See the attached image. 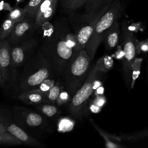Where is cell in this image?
Instances as JSON below:
<instances>
[{
  "label": "cell",
  "instance_id": "5bb4252c",
  "mask_svg": "<svg viewBox=\"0 0 148 148\" xmlns=\"http://www.w3.org/2000/svg\"><path fill=\"white\" fill-rule=\"evenodd\" d=\"M114 0H87L84 5V15L92 16L102 8L110 5Z\"/></svg>",
  "mask_w": 148,
  "mask_h": 148
},
{
  "label": "cell",
  "instance_id": "4dcf8cb0",
  "mask_svg": "<svg viewBox=\"0 0 148 148\" xmlns=\"http://www.w3.org/2000/svg\"><path fill=\"white\" fill-rule=\"evenodd\" d=\"M90 110H91L92 112H94V113H97V112H99L101 110V108L98 107V106H97V105H95L93 104L92 103H91V105H90Z\"/></svg>",
  "mask_w": 148,
  "mask_h": 148
},
{
  "label": "cell",
  "instance_id": "603a6c76",
  "mask_svg": "<svg viewBox=\"0 0 148 148\" xmlns=\"http://www.w3.org/2000/svg\"><path fill=\"white\" fill-rule=\"evenodd\" d=\"M27 14L24 8H16L10 12L7 17L10 18L13 22L16 23L23 20Z\"/></svg>",
  "mask_w": 148,
  "mask_h": 148
},
{
  "label": "cell",
  "instance_id": "1f68e13d",
  "mask_svg": "<svg viewBox=\"0 0 148 148\" xmlns=\"http://www.w3.org/2000/svg\"><path fill=\"white\" fill-rule=\"evenodd\" d=\"M6 83L3 79V75H2V68L0 64V87H4L6 86Z\"/></svg>",
  "mask_w": 148,
  "mask_h": 148
},
{
  "label": "cell",
  "instance_id": "ac0fdd59",
  "mask_svg": "<svg viewBox=\"0 0 148 148\" xmlns=\"http://www.w3.org/2000/svg\"><path fill=\"white\" fill-rule=\"evenodd\" d=\"M94 65L98 72L105 73L113 67V60L110 56L105 55L99 58Z\"/></svg>",
  "mask_w": 148,
  "mask_h": 148
},
{
  "label": "cell",
  "instance_id": "ffe728a7",
  "mask_svg": "<svg viewBox=\"0 0 148 148\" xmlns=\"http://www.w3.org/2000/svg\"><path fill=\"white\" fill-rule=\"evenodd\" d=\"M15 23L6 18L0 27V40L6 39L12 32Z\"/></svg>",
  "mask_w": 148,
  "mask_h": 148
},
{
  "label": "cell",
  "instance_id": "7c38bea8",
  "mask_svg": "<svg viewBox=\"0 0 148 148\" xmlns=\"http://www.w3.org/2000/svg\"><path fill=\"white\" fill-rule=\"evenodd\" d=\"M17 98L27 105H36L41 103H46L45 93L38 89L29 90L18 93Z\"/></svg>",
  "mask_w": 148,
  "mask_h": 148
},
{
  "label": "cell",
  "instance_id": "e0dca14e",
  "mask_svg": "<svg viewBox=\"0 0 148 148\" xmlns=\"http://www.w3.org/2000/svg\"><path fill=\"white\" fill-rule=\"evenodd\" d=\"M87 0H61V5L67 13H72L85 5Z\"/></svg>",
  "mask_w": 148,
  "mask_h": 148
},
{
  "label": "cell",
  "instance_id": "44dd1931",
  "mask_svg": "<svg viewBox=\"0 0 148 148\" xmlns=\"http://www.w3.org/2000/svg\"><path fill=\"white\" fill-rule=\"evenodd\" d=\"M142 60L143 59L142 58H136L132 64V82L131 84V88H133L135 80L139 76Z\"/></svg>",
  "mask_w": 148,
  "mask_h": 148
},
{
  "label": "cell",
  "instance_id": "83f0119b",
  "mask_svg": "<svg viewBox=\"0 0 148 148\" xmlns=\"http://www.w3.org/2000/svg\"><path fill=\"white\" fill-rule=\"evenodd\" d=\"M148 137V129L138 132V134H135L130 136L128 139L130 140H139L140 139H143Z\"/></svg>",
  "mask_w": 148,
  "mask_h": 148
},
{
  "label": "cell",
  "instance_id": "ba28073f",
  "mask_svg": "<svg viewBox=\"0 0 148 148\" xmlns=\"http://www.w3.org/2000/svg\"><path fill=\"white\" fill-rule=\"evenodd\" d=\"M38 45L39 42L36 39L31 38L10 46L13 66L16 71L34 55Z\"/></svg>",
  "mask_w": 148,
  "mask_h": 148
},
{
  "label": "cell",
  "instance_id": "d4e9b609",
  "mask_svg": "<svg viewBox=\"0 0 148 148\" xmlns=\"http://www.w3.org/2000/svg\"><path fill=\"white\" fill-rule=\"evenodd\" d=\"M57 80L54 78H49L42 82L35 89H38L43 92H46L53 87Z\"/></svg>",
  "mask_w": 148,
  "mask_h": 148
},
{
  "label": "cell",
  "instance_id": "4fadbf2b",
  "mask_svg": "<svg viewBox=\"0 0 148 148\" xmlns=\"http://www.w3.org/2000/svg\"><path fill=\"white\" fill-rule=\"evenodd\" d=\"M120 36V27L117 21L106 31L103 38V41L106 49L109 51L118 43Z\"/></svg>",
  "mask_w": 148,
  "mask_h": 148
},
{
  "label": "cell",
  "instance_id": "f546056e",
  "mask_svg": "<svg viewBox=\"0 0 148 148\" xmlns=\"http://www.w3.org/2000/svg\"><path fill=\"white\" fill-rule=\"evenodd\" d=\"M136 47V51L139 53L141 51H148V41H144V42H140L137 43L135 45Z\"/></svg>",
  "mask_w": 148,
  "mask_h": 148
},
{
  "label": "cell",
  "instance_id": "f1b7e54d",
  "mask_svg": "<svg viewBox=\"0 0 148 148\" xmlns=\"http://www.w3.org/2000/svg\"><path fill=\"white\" fill-rule=\"evenodd\" d=\"M106 99L105 97L102 94H100V95H97V97L94 98L92 103L98 107L102 108L103 106V105L106 103Z\"/></svg>",
  "mask_w": 148,
  "mask_h": 148
},
{
  "label": "cell",
  "instance_id": "30bf717a",
  "mask_svg": "<svg viewBox=\"0 0 148 148\" xmlns=\"http://www.w3.org/2000/svg\"><path fill=\"white\" fill-rule=\"evenodd\" d=\"M0 64L6 84L13 83L16 80V71L13 66L10 45L6 39L0 40Z\"/></svg>",
  "mask_w": 148,
  "mask_h": 148
},
{
  "label": "cell",
  "instance_id": "9c48e42d",
  "mask_svg": "<svg viewBox=\"0 0 148 148\" xmlns=\"http://www.w3.org/2000/svg\"><path fill=\"white\" fill-rule=\"evenodd\" d=\"M35 30L34 17L27 14L23 20L15 23L12 32L6 39L12 46L32 38L31 36Z\"/></svg>",
  "mask_w": 148,
  "mask_h": 148
},
{
  "label": "cell",
  "instance_id": "4316f807",
  "mask_svg": "<svg viewBox=\"0 0 148 148\" xmlns=\"http://www.w3.org/2000/svg\"><path fill=\"white\" fill-rule=\"evenodd\" d=\"M94 127L96 128V129L98 131V132L101 134V135L103 136V138H104L105 140V143H106V147H120V146L115 145L113 142H112V141H110L109 139V136H108L107 134H105L103 131H102L98 127H96L95 125H94Z\"/></svg>",
  "mask_w": 148,
  "mask_h": 148
},
{
  "label": "cell",
  "instance_id": "7a4b0ae2",
  "mask_svg": "<svg viewBox=\"0 0 148 148\" xmlns=\"http://www.w3.org/2000/svg\"><path fill=\"white\" fill-rule=\"evenodd\" d=\"M58 76L40 50L34 54L23 65L17 83L18 93L35 89L45 80Z\"/></svg>",
  "mask_w": 148,
  "mask_h": 148
},
{
  "label": "cell",
  "instance_id": "8fae6325",
  "mask_svg": "<svg viewBox=\"0 0 148 148\" xmlns=\"http://www.w3.org/2000/svg\"><path fill=\"white\" fill-rule=\"evenodd\" d=\"M123 51L124 58L123 60V71L125 78L128 79L130 77V74L132 73V64L135 60L136 53L135 38L133 34L130 31H125Z\"/></svg>",
  "mask_w": 148,
  "mask_h": 148
},
{
  "label": "cell",
  "instance_id": "484cf974",
  "mask_svg": "<svg viewBox=\"0 0 148 148\" xmlns=\"http://www.w3.org/2000/svg\"><path fill=\"white\" fill-rule=\"evenodd\" d=\"M72 95L65 88H64L60 92L56 102V104L61 106L70 101Z\"/></svg>",
  "mask_w": 148,
  "mask_h": 148
},
{
  "label": "cell",
  "instance_id": "8992f818",
  "mask_svg": "<svg viewBox=\"0 0 148 148\" xmlns=\"http://www.w3.org/2000/svg\"><path fill=\"white\" fill-rule=\"evenodd\" d=\"M12 114L16 123L23 130H32L44 131L49 128L47 117L28 108L15 106L13 108Z\"/></svg>",
  "mask_w": 148,
  "mask_h": 148
},
{
  "label": "cell",
  "instance_id": "277c9868",
  "mask_svg": "<svg viewBox=\"0 0 148 148\" xmlns=\"http://www.w3.org/2000/svg\"><path fill=\"white\" fill-rule=\"evenodd\" d=\"M124 6L120 0H114L98 21L86 46V50L92 61L106 31L121 15Z\"/></svg>",
  "mask_w": 148,
  "mask_h": 148
},
{
  "label": "cell",
  "instance_id": "2e32d148",
  "mask_svg": "<svg viewBox=\"0 0 148 148\" xmlns=\"http://www.w3.org/2000/svg\"><path fill=\"white\" fill-rule=\"evenodd\" d=\"M64 88V86L61 82V80L57 79L54 86L51 87L49 91L45 93L46 103L56 104L57 99L61 92Z\"/></svg>",
  "mask_w": 148,
  "mask_h": 148
},
{
  "label": "cell",
  "instance_id": "52a82bcc",
  "mask_svg": "<svg viewBox=\"0 0 148 148\" xmlns=\"http://www.w3.org/2000/svg\"><path fill=\"white\" fill-rule=\"evenodd\" d=\"M110 5L102 8L92 16L89 17L84 15L83 23L73 29V33L77 40L78 51L83 49L86 50L88 41L92 35L98 21Z\"/></svg>",
  "mask_w": 148,
  "mask_h": 148
},
{
  "label": "cell",
  "instance_id": "7402d4cb",
  "mask_svg": "<svg viewBox=\"0 0 148 148\" xmlns=\"http://www.w3.org/2000/svg\"><path fill=\"white\" fill-rule=\"evenodd\" d=\"M42 1L43 0H29L28 3L24 6V9L28 15L35 18V15Z\"/></svg>",
  "mask_w": 148,
  "mask_h": 148
},
{
  "label": "cell",
  "instance_id": "d6a6232c",
  "mask_svg": "<svg viewBox=\"0 0 148 148\" xmlns=\"http://www.w3.org/2000/svg\"><path fill=\"white\" fill-rule=\"evenodd\" d=\"M16 1V5H18L19 3H20L23 0H15Z\"/></svg>",
  "mask_w": 148,
  "mask_h": 148
},
{
  "label": "cell",
  "instance_id": "d6986e66",
  "mask_svg": "<svg viewBox=\"0 0 148 148\" xmlns=\"http://www.w3.org/2000/svg\"><path fill=\"white\" fill-rule=\"evenodd\" d=\"M23 142L9 132H0V145H19Z\"/></svg>",
  "mask_w": 148,
  "mask_h": 148
},
{
  "label": "cell",
  "instance_id": "3957f363",
  "mask_svg": "<svg viewBox=\"0 0 148 148\" xmlns=\"http://www.w3.org/2000/svg\"><path fill=\"white\" fill-rule=\"evenodd\" d=\"M91 61L86 50H80L67 64L60 75L64 88L72 96L88 77L91 70Z\"/></svg>",
  "mask_w": 148,
  "mask_h": 148
},
{
  "label": "cell",
  "instance_id": "5b68a950",
  "mask_svg": "<svg viewBox=\"0 0 148 148\" xmlns=\"http://www.w3.org/2000/svg\"><path fill=\"white\" fill-rule=\"evenodd\" d=\"M98 72L94 65L83 84L73 95L69 102V111L74 117L79 118L84 114L88 101L95 88Z\"/></svg>",
  "mask_w": 148,
  "mask_h": 148
},
{
  "label": "cell",
  "instance_id": "6da1fadb",
  "mask_svg": "<svg viewBox=\"0 0 148 148\" xmlns=\"http://www.w3.org/2000/svg\"><path fill=\"white\" fill-rule=\"evenodd\" d=\"M41 27L43 40L40 50L60 76L78 52L75 35L65 19L54 24L45 23Z\"/></svg>",
  "mask_w": 148,
  "mask_h": 148
},
{
  "label": "cell",
  "instance_id": "e575fe53",
  "mask_svg": "<svg viewBox=\"0 0 148 148\" xmlns=\"http://www.w3.org/2000/svg\"><path fill=\"white\" fill-rule=\"evenodd\" d=\"M147 41H148V39H147Z\"/></svg>",
  "mask_w": 148,
  "mask_h": 148
},
{
  "label": "cell",
  "instance_id": "9a60e30c",
  "mask_svg": "<svg viewBox=\"0 0 148 148\" xmlns=\"http://www.w3.org/2000/svg\"><path fill=\"white\" fill-rule=\"evenodd\" d=\"M60 106L55 103H41L36 105V110L42 114L49 118L57 117L60 113Z\"/></svg>",
  "mask_w": 148,
  "mask_h": 148
},
{
  "label": "cell",
  "instance_id": "cb8c5ba5",
  "mask_svg": "<svg viewBox=\"0 0 148 148\" xmlns=\"http://www.w3.org/2000/svg\"><path fill=\"white\" fill-rule=\"evenodd\" d=\"M72 120L68 118H62L58 121L57 124L58 130L61 132H66L72 130L74 125V123Z\"/></svg>",
  "mask_w": 148,
  "mask_h": 148
},
{
  "label": "cell",
  "instance_id": "836d02e7",
  "mask_svg": "<svg viewBox=\"0 0 148 148\" xmlns=\"http://www.w3.org/2000/svg\"><path fill=\"white\" fill-rule=\"evenodd\" d=\"M147 72H148V66H147Z\"/></svg>",
  "mask_w": 148,
  "mask_h": 148
}]
</instances>
